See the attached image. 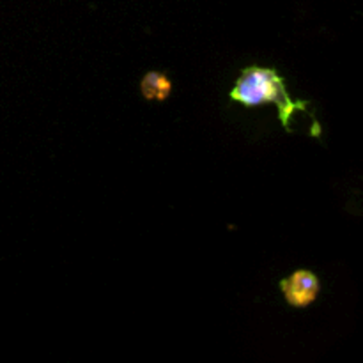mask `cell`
Masks as SVG:
<instances>
[{
  "label": "cell",
  "instance_id": "6da1fadb",
  "mask_svg": "<svg viewBox=\"0 0 363 363\" xmlns=\"http://www.w3.org/2000/svg\"><path fill=\"white\" fill-rule=\"evenodd\" d=\"M230 98L245 106H259L275 103L284 128L291 131V117L294 112H307V103L293 101L286 89V82L275 69L261 66H250L243 69L236 80Z\"/></svg>",
  "mask_w": 363,
  "mask_h": 363
},
{
  "label": "cell",
  "instance_id": "7a4b0ae2",
  "mask_svg": "<svg viewBox=\"0 0 363 363\" xmlns=\"http://www.w3.org/2000/svg\"><path fill=\"white\" fill-rule=\"evenodd\" d=\"M280 289H282L286 301L294 308H303L314 303L318 298L321 284L319 279L308 269H298L291 277L284 279L280 282Z\"/></svg>",
  "mask_w": 363,
  "mask_h": 363
},
{
  "label": "cell",
  "instance_id": "3957f363",
  "mask_svg": "<svg viewBox=\"0 0 363 363\" xmlns=\"http://www.w3.org/2000/svg\"><path fill=\"white\" fill-rule=\"evenodd\" d=\"M140 91L145 99H163L169 98L170 91H172V84L165 74L158 73V71H149L140 82Z\"/></svg>",
  "mask_w": 363,
  "mask_h": 363
}]
</instances>
